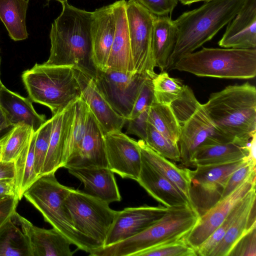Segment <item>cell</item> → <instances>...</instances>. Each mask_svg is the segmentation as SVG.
I'll return each instance as SVG.
<instances>
[{
	"instance_id": "6da1fadb",
	"label": "cell",
	"mask_w": 256,
	"mask_h": 256,
	"mask_svg": "<svg viewBox=\"0 0 256 256\" xmlns=\"http://www.w3.org/2000/svg\"><path fill=\"white\" fill-rule=\"evenodd\" d=\"M62 11L52 24L50 34V54L44 63L72 66L95 78L97 68L92 58V12L62 4Z\"/></svg>"
},
{
	"instance_id": "7a4b0ae2",
	"label": "cell",
	"mask_w": 256,
	"mask_h": 256,
	"mask_svg": "<svg viewBox=\"0 0 256 256\" xmlns=\"http://www.w3.org/2000/svg\"><path fill=\"white\" fill-rule=\"evenodd\" d=\"M202 106L216 128L231 140L246 146L256 133V88L249 82L212 93Z\"/></svg>"
},
{
	"instance_id": "3957f363",
	"label": "cell",
	"mask_w": 256,
	"mask_h": 256,
	"mask_svg": "<svg viewBox=\"0 0 256 256\" xmlns=\"http://www.w3.org/2000/svg\"><path fill=\"white\" fill-rule=\"evenodd\" d=\"M245 0H210L200 7L184 12L174 20L177 40L166 70L180 58L210 40L228 24L242 6Z\"/></svg>"
},
{
	"instance_id": "277c9868",
	"label": "cell",
	"mask_w": 256,
	"mask_h": 256,
	"mask_svg": "<svg viewBox=\"0 0 256 256\" xmlns=\"http://www.w3.org/2000/svg\"><path fill=\"white\" fill-rule=\"evenodd\" d=\"M200 215L190 204L168 208L152 224L128 238L96 249L91 256H138L154 247L184 238L198 224Z\"/></svg>"
},
{
	"instance_id": "5b68a950",
	"label": "cell",
	"mask_w": 256,
	"mask_h": 256,
	"mask_svg": "<svg viewBox=\"0 0 256 256\" xmlns=\"http://www.w3.org/2000/svg\"><path fill=\"white\" fill-rule=\"evenodd\" d=\"M80 71L72 66L36 64L22 78L30 100L48 107L54 116L81 98Z\"/></svg>"
},
{
	"instance_id": "8992f818",
	"label": "cell",
	"mask_w": 256,
	"mask_h": 256,
	"mask_svg": "<svg viewBox=\"0 0 256 256\" xmlns=\"http://www.w3.org/2000/svg\"><path fill=\"white\" fill-rule=\"evenodd\" d=\"M60 184L55 172L39 176L24 192L23 197L51 224L78 250L92 253L98 246L74 227L70 212L65 205L66 196L72 190Z\"/></svg>"
},
{
	"instance_id": "52a82bcc",
	"label": "cell",
	"mask_w": 256,
	"mask_h": 256,
	"mask_svg": "<svg viewBox=\"0 0 256 256\" xmlns=\"http://www.w3.org/2000/svg\"><path fill=\"white\" fill-rule=\"evenodd\" d=\"M174 69L198 76L252 78L256 75V48H202L180 58Z\"/></svg>"
},
{
	"instance_id": "ba28073f",
	"label": "cell",
	"mask_w": 256,
	"mask_h": 256,
	"mask_svg": "<svg viewBox=\"0 0 256 256\" xmlns=\"http://www.w3.org/2000/svg\"><path fill=\"white\" fill-rule=\"evenodd\" d=\"M64 203L74 228L102 248L117 211L109 204L74 188Z\"/></svg>"
},
{
	"instance_id": "9c48e42d",
	"label": "cell",
	"mask_w": 256,
	"mask_h": 256,
	"mask_svg": "<svg viewBox=\"0 0 256 256\" xmlns=\"http://www.w3.org/2000/svg\"><path fill=\"white\" fill-rule=\"evenodd\" d=\"M247 162L249 161L246 156L232 162L198 166L194 170L188 169L190 201L200 216L220 200L229 176Z\"/></svg>"
},
{
	"instance_id": "30bf717a",
	"label": "cell",
	"mask_w": 256,
	"mask_h": 256,
	"mask_svg": "<svg viewBox=\"0 0 256 256\" xmlns=\"http://www.w3.org/2000/svg\"><path fill=\"white\" fill-rule=\"evenodd\" d=\"M126 12L134 72L154 78L156 74L152 54V30L156 16L136 0L126 2Z\"/></svg>"
},
{
	"instance_id": "8fae6325",
	"label": "cell",
	"mask_w": 256,
	"mask_h": 256,
	"mask_svg": "<svg viewBox=\"0 0 256 256\" xmlns=\"http://www.w3.org/2000/svg\"><path fill=\"white\" fill-rule=\"evenodd\" d=\"M149 77L150 76L145 73H126L97 69L94 80L100 92L114 110L128 119L143 84Z\"/></svg>"
},
{
	"instance_id": "7c38bea8",
	"label": "cell",
	"mask_w": 256,
	"mask_h": 256,
	"mask_svg": "<svg viewBox=\"0 0 256 256\" xmlns=\"http://www.w3.org/2000/svg\"><path fill=\"white\" fill-rule=\"evenodd\" d=\"M180 127L178 141L180 162L186 167L194 168L193 158L200 146L233 142L216 128L207 115L202 104Z\"/></svg>"
},
{
	"instance_id": "4fadbf2b",
	"label": "cell",
	"mask_w": 256,
	"mask_h": 256,
	"mask_svg": "<svg viewBox=\"0 0 256 256\" xmlns=\"http://www.w3.org/2000/svg\"><path fill=\"white\" fill-rule=\"evenodd\" d=\"M108 168L122 178L137 181L141 168V154L138 141L121 130L104 136Z\"/></svg>"
},
{
	"instance_id": "5bb4252c",
	"label": "cell",
	"mask_w": 256,
	"mask_h": 256,
	"mask_svg": "<svg viewBox=\"0 0 256 256\" xmlns=\"http://www.w3.org/2000/svg\"><path fill=\"white\" fill-rule=\"evenodd\" d=\"M256 172L200 216L198 224L184 238L196 250L224 221L234 207L256 186Z\"/></svg>"
},
{
	"instance_id": "9a60e30c",
	"label": "cell",
	"mask_w": 256,
	"mask_h": 256,
	"mask_svg": "<svg viewBox=\"0 0 256 256\" xmlns=\"http://www.w3.org/2000/svg\"><path fill=\"white\" fill-rule=\"evenodd\" d=\"M167 208L164 205L156 206L144 205L126 208L117 211L104 246L113 244L140 233L162 218Z\"/></svg>"
},
{
	"instance_id": "2e32d148",
	"label": "cell",
	"mask_w": 256,
	"mask_h": 256,
	"mask_svg": "<svg viewBox=\"0 0 256 256\" xmlns=\"http://www.w3.org/2000/svg\"><path fill=\"white\" fill-rule=\"evenodd\" d=\"M224 48H256V0H245L218 42Z\"/></svg>"
},
{
	"instance_id": "e0dca14e",
	"label": "cell",
	"mask_w": 256,
	"mask_h": 256,
	"mask_svg": "<svg viewBox=\"0 0 256 256\" xmlns=\"http://www.w3.org/2000/svg\"><path fill=\"white\" fill-rule=\"evenodd\" d=\"M116 28V19L112 4L92 12L91 27L92 58L97 69L107 70Z\"/></svg>"
},
{
	"instance_id": "ac0fdd59",
	"label": "cell",
	"mask_w": 256,
	"mask_h": 256,
	"mask_svg": "<svg viewBox=\"0 0 256 256\" xmlns=\"http://www.w3.org/2000/svg\"><path fill=\"white\" fill-rule=\"evenodd\" d=\"M82 86L81 98L86 102L104 134L121 130L126 119L112 108L96 86L94 78L80 71Z\"/></svg>"
},
{
	"instance_id": "d6986e66",
	"label": "cell",
	"mask_w": 256,
	"mask_h": 256,
	"mask_svg": "<svg viewBox=\"0 0 256 256\" xmlns=\"http://www.w3.org/2000/svg\"><path fill=\"white\" fill-rule=\"evenodd\" d=\"M67 169L84 184L83 192L86 194L109 204L120 201L114 172L108 167L92 166Z\"/></svg>"
},
{
	"instance_id": "ffe728a7",
	"label": "cell",
	"mask_w": 256,
	"mask_h": 256,
	"mask_svg": "<svg viewBox=\"0 0 256 256\" xmlns=\"http://www.w3.org/2000/svg\"><path fill=\"white\" fill-rule=\"evenodd\" d=\"M104 136L99 124L88 108L86 132L80 150L64 167L66 169L92 166L108 167Z\"/></svg>"
},
{
	"instance_id": "44dd1931",
	"label": "cell",
	"mask_w": 256,
	"mask_h": 256,
	"mask_svg": "<svg viewBox=\"0 0 256 256\" xmlns=\"http://www.w3.org/2000/svg\"><path fill=\"white\" fill-rule=\"evenodd\" d=\"M125 0L113 3L116 19V32L107 63V70L126 73H134Z\"/></svg>"
},
{
	"instance_id": "7402d4cb",
	"label": "cell",
	"mask_w": 256,
	"mask_h": 256,
	"mask_svg": "<svg viewBox=\"0 0 256 256\" xmlns=\"http://www.w3.org/2000/svg\"><path fill=\"white\" fill-rule=\"evenodd\" d=\"M22 230L30 242L32 256H72V243L54 228L45 229L34 225L18 214Z\"/></svg>"
},
{
	"instance_id": "603a6c76",
	"label": "cell",
	"mask_w": 256,
	"mask_h": 256,
	"mask_svg": "<svg viewBox=\"0 0 256 256\" xmlns=\"http://www.w3.org/2000/svg\"><path fill=\"white\" fill-rule=\"evenodd\" d=\"M74 103L51 118L52 128L49 146L41 175L55 172L64 166V152L74 118Z\"/></svg>"
},
{
	"instance_id": "cb8c5ba5",
	"label": "cell",
	"mask_w": 256,
	"mask_h": 256,
	"mask_svg": "<svg viewBox=\"0 0 256 256\" xmlns=\"http://www.w3.org/2000/svg\"><path fill=\"white\" fill-rule=\"evenodd\" d=\"M141 160L136 182L150 196L166 208L192 205L169 180L142 157Z\"/></svg>"
},
{
	"instance_id": "d4e9b609",
	"label": "cell",
	"mask_w": 256,
	"mask_h": 256,
	"mask_svg": "<svg viewBox=\"0 0 256 256\" xmlns=\"http://www.w3.org/2000/svg\"><path fill=\"white\" fill-rule=\"evenodd\" d=\"M0 106L12 124H27L34 132L46 121L44 115L36 111L29 99L12 92L3 84L0 88Z\"/></svg>"
},
{
	"instance_id": "484cf974",
	"label": "cell",
	"mask_w": 256,
	"mask_h": 256,
	"mask_svg": "<svg viewBox=\"0 0 256 256\" xmlns=\"http://www.w3.org/2000/svg\"><path fill=\"white\" fill-rule=\"evenodd\" d=\"M177 40L174 20L168 16H156L152 36V54L156 67L166 70Z\"/></svg>"
},
{
	"instance_id": "4316f807",
	"label": "cell",
	"mask_w": 256,
	"mask_h": 256,
	"mask_svg": "<svg viewBox=\"0 0 256 256\" xmlns=\"http://www.w3.org/2000/svg\"><path fill=\"white\" fill-rule=\"evenodd\" d=\"M138 142L141 157L169 180L191 204L189 168L178 166L151 148L144 140H140Z\"/></svg>"
},
{
	"instance_id": "83f0119b",
	"label": "cell",
	"mask_w": 256,
	"mask_h": 256,
	"mask_svg": "<svg viewBox=\"0 0 256 256\" xmlns=\"http://www.w3.org/2000/svg\"><path fill=\"white\" fill-rule=\"evenodd\" d=\"M18 214L16 210L0 226V256H32Z\"/></svg>"
},
{
	"instance_id": "f1b7e54d",
	"label": "cell",
	"mask_w": 256,
	"mask_h": 256,
	"mask_svg": "<svg viewBox=\"0 0 256 256\" xmlns=\"http://www.w3.org/2000/svg\"><path fill=\"white\" fill-rule=\"evenodd\" d=\"M246 146L247 145H243L236 142L202 146L194 154V168L198 166L230 162L244 158L248 154Z\"/></svg>"
},
{
	"instance_id": "f546056e",
	"label": "cell",
	"mask_w": 256,
	"mask_h": 256,
	"mask_svg": "<svg viewBox=\"0 0 256 256\" xmlns=\"http://www.w3.org/2000/svg\"><path fill=\"white\" fill-rule=\"evenodd\" d=\"M29 0H0V19L14 41L26 39V14Z\"/></svg>"
},
{
	"instance_id": "4dcf8cb0",
	"label": "cell",
	"mask_w": 256,
	"mask_h": 256,
	"mask_svg": "<svg viewBox=\"0 0 256 256\" xmlns=\"http://www.w3.org/2000/svg\"><path fill=\"white\" fill-rule=\"evenodd\" d=\"M36 133L34 132L26 146L14 160L16 196L19 200L24 192L38 177L34 169V143Z\"/></svg>"
},
{
	"instance_id": "1f68e13d",
	"label": "cell",
	"mask_w": 256,
	"mask_h": 256,
	"mask_svg": "<svg viewBox=\"0 0 256 256\" xmlns=\"http://www.w3.org/2000/svg\"><path fill=\"white\" fill-rule=\"evenodd\" d=\"M256 186L234 207L224 221L196 249L198 256H210V253L221 242L230 225L238 215L256 200Z\"/></svg>"
},
{
	"instance_id": "d6a6232c",
	"label": "cell",
	"mask_w": 256,
	"mask_h": 256,
	"mask_svg": "<svg viewBox=\"0 0 256 256\" xmlns=\"http://www.w3.org/2000/svg\"><path fill=\"white\" fill-rule=\"evenodd\" d=\"M88 110V106L81 98L75 102L74 118L64 152V166L80 150L86 132Z\"/></svg>"
},
{
	"instance_id": "836d02e7",
	"label": "cell",
	"mask_w": 256,
	"mask_h": 256,
	"mask_svg": "<svg viewBox=\"0 0 256 256\" xmlns=\"http://www.w3.org/2000/svg\"><path fill=\"white\" fill-rule=\"evenodd\" d=\"M148 121L164 136L178 143L180 127L169 105L154 102L150 107Z\"/></svg>"
},
{
	"instance_id": "e575fe53",
	"label": "cell",
	"mask_w": 256,
	"mask_h": 256,
	"mask_svg": "<svg viewBox=\"0 0 256 256\" xmlns=\"http://www.w3.org/2000/svg\"><path fill=\"white\" fill-rule=\"evenodd\" d=\"M34 132L32 127L27 124L14 126L2 145L0 160L14 162L28 143Z\"/></svg>"
},
{
	"instance_id": "d590c367",
	"label": "cell",
	"mask_w": 256,
	"mask_h": 256,
	"mask_svg": "<svg viewBox=\"0 0 256 256\" xmlns=\"http://www.w3.org/2000/svg\"><path fill=\"white\" fill-rule=\"evenodd\" d=\"M254 202L256 200L236 218L210 256H228L235 243L247 230L250 210Z\"/></svg>"
},
{
	"instance_id": "8d00e7d4",
	"label": "cell",
	"mask_w": 256,
	"mask_h": 256,
	"mask_svg": "<svg viewBox=\"0 0 256 256\" xmlns=\"http://www.w3.org/2000/svg\"><path fill=\"white\" fill-rule=\"evenodd\" d=\"M152 83L155 102L166 105L176 98L185 86L179 79L170 77L165 71L156 74Z\"/></svg>"
},
{
	"instance_id": "74e56055",
	"label": "cell",
	"mask_w": 256,
	"mask_h": 256,
	"mask_svg": "<svg viewBox=\"0 0 256 256\" xmlns=\"http://www.w3.org/2000/svg\"><path fill=\"white\" fill-rule=\"evenodd\" d=\"M144 142L151 148L164 158L174 162H180L178 143L164 136L148 122Z\"/></svg>"
},
{
	"instance_id": "f35d334b",
	"label": "cell",
	"mask_w": 256,
	"mask_h": 256,
	"mask_svg": "<svg viewBox=\"0 0 256 256\" xmlns=\"http://www.w3.org/2000/svg\"><path fill=\"white\" fill-rule=\"evenodd\" d=\"M200 104L191 88L185 86L180 95L169 106L180 126L192 116Z\"/></svg>"
},
{
	"instance_id": "ab89813d",
	"label": "cell",
	"mask_w": 256,
	"mask_h": 256,
	"mask_svg": "<svg viewBox=\"0 0 256 256\" xmlns=\"http://www.w3.org/2000/svg\"><path fill=\"white\" fill-rule=\"evenodd\" d=\"M196 250L185 238L161 244L143 251L138 256H197Z\"/></svg>"
},
{
	"instance_id": "60d3db41",
	"label": "cell",
	"mask_w": 256,
	"mask_h": 256,
	"mask_svg": "<svg viewBox=\"0 0 256 256\" xmlns=\"http://www.w3.org/2000/svg\"><path fill=\"white\" fill-rule=\"evenodd\" d=\"M52 128V120L50 118L36 132L34 143V169L38 176L41 175L44 162L48 148Z\"/></svg>"
},
{
	"instance_id": "b9f144b4",
	"label": "cell",
	"mask_w": 256,
	"mask_h": 256,
	"mask_svg": "<svg viewBox=\"0 0 256 256\" xmlns=\"http://www.w3.org/2000/svg\"><path fill=\"white\" fill-rule=\"evenodd\" d=\"M256 224L247 230L235 243L228 256H256Z\"/></svg>"
},
{
	"instance_id": "7bdbcfd3",
	"label": "cell",
	"mask_w": 256,
	"mask_h": 256,
	"mask_svg": "<svg viewBox=\"0 0 256 256\" xmlns=\"http://www.w3.org/2000/svg\"><path fill=\"white\" fill-rule=\"evenodd\" d=\"M255 172H256V166H254L250 162H247L243 166L234 170L229 176L226 182L220 200L233 192Z\"/></svg>"
},
{
	"instance_id": "ee69618b",
	"label": "cell",
	"mask_w": 256,
	"mask_h": 256,
	"mask_svg": "<svg viewBox=\"0 0 256 256\" xmlns=\"http://www.w3.org/2000/svg\"><path fill=\"white\" fill-rule=\"evenodd\" d=\"M152 78L149 77L144 81L128 119L136 117L146 108L150 106L155 102Z\"/></svg>"
},
{
	"instance_id": "f6af8a7d",
	"label": "cell",
	"mask_w": 256,
	"mask_h": 256,
	"mask_svg": "<svg viewBox=\"0 0 256 256\" xmlns=\"http://www.w3.org/2000/svg\"><path fill=\"white\" fill-rule=\"evenodd\" d=\"M150 107L146 108L136 117L126 120L128 127L126 134L135 135L140 140L145 141L147 135Z\"/></svg>"
},
{
	"instance_id": "bcb514c9",
	"label": "cell",
	"mask_w": 256,
	"mask_h": 256,
	"mask_svg": "<svg viewBox=\"0 0 256 256\" xmlns=\"http://www.w3.org/2000/svg\"><path fill=\"white\" fill-rule=\"evenodd\" d=\"M136 0L156 16H165L171 14L178 2V0Z\"/></svg>"
},
{
	"instance_id": "7dc6e473",
	"label": "cell",
	"mask_w": 256,
	"mask_h": 256,
	"mask_svg": "<svg viewBox=\"0 0 256 256\" xmlns=\"http://www.w3.org/2000/svg\"><path fill=\"white\" fill-rule=\"evenodd\" d=\"M18 201L15 196H8L0 200V226L16 210Z\"/></svg>"
},
{
	"instance_id": "c3c4849f",
	"label": "cell",
	"mask_w": 256,
	"mask_h": 256,
	"mask_svg": "<svg viewBox=\"0 0 256 256\" xmlns=\"http://www.w3.org/2000/svg\"><path fill=\"white\" fill-rule=\"evenodd\" d=\"M14 162H5L0 160V180L14 178Z\"/></svg>"
},
{
	"instance_id": "681fc988",
	"label": "cell",
	"mask_w": 256,
	"mask_h": 256,
	"mask_svg": "<svg viewBox=\"0 0 256 256\" xmlns=\"http://www.w3.org/2000/svg\"><path fill=\"white\" fill-rule=\"evenodd\" d=\"M16 196L14 178L0 180V196Z\"/></svg>"
},
{
	"instance_id": "f907efd6",
	"label": "cell",
	"mask_w": 256,
	"mask_h": 256,
	"mask_svg": "<svg viewBox=\"0 0 256 256\" xmlns=\"http://www.w3.org/2000/svg\"><path fill=\"white\" fill-rule=\"evenodd\" d=\"M14 126L0 106V141L8 134Z\"/></svg>"
},
{
	"instance_id": "816d5d0a",
	"label": "cell",
	"mask_w": 256,
	"mask_h": 256,
	"mask_svg": "<svg viewBox=\"0 0 256 256\" xmlns=\"http://www.w3.org/2000/svg\"><path fill=\"white\" fill-rule=\"evenodd\" d=\"M248 160L254 166L256 165V133L252 137L247 144Z\"/></svg>"
},
{
	"instance_id": "f5cc1de1",
	"label": "cell",
	"mask_w": 256,
	"mask_h": 256,
	"mask_svg": "<svg viewBox=\"0 0 256 256\" xmlns=\"http://www.w3.org/2000/svg\"><path fill=\"white\" fill-rule=\"evenodd\" d=\"M182 4L184 5H190L192 3L198 2H208L210 0H178Z\"/></svg>"
},
{
	"instance_id": "db71d44e",
	"label": "cell",
	"mask_w": 256,
	"mask_h": 256,
	"mask_svg": "<svg viewBox=\"0 0 256 256\" xmlns=\"http://www.w3.org/2000/svg\"><path fill=\"white\" fill-rule=\"evenodd\" d=\"M7 136L6 137H5L4 139H2V140L0 141V146L2 145L7 137Z\"/></svg>"
},
{
	"instance_id": "11a10c76",
	"label": "cell",
	"mask_w": 256,
	"mask_h": 256,
	"mask_svg": "<svg viewBox=\"0 0 256 256\" xmlns=\"http://www.w3.org/2000/svg\"><path fill=\"white\" fill-rule=\"evenodd\" d=\"M54 0L58 1L60 2L62 4L67 2V0Z\"/></svg>"
},
{
	"instance_id": "9f6ffc18",
	"label": "cell",
	"mask_w": 256,
	"mask_h": 256,
	"mask_svg": "<svg viewBox=\"0 0 256 256\" xmlns=\"http://www.w3.org/2000/svg\"><path fill=\"white\" fill-rule=\"evenodd\" d=\"M8 196H0V200Z\"/></svg>"
},
{
	"instance_id": "6f0895ef",
	"label": "cell",
	"mask_w": 256,
	"mask_h": 256,
	"mask_svg": "<svg viewBox=\"0 0 256 256\" xmlns=\"http://www.w3.org/2000/svg\"><path fill=\"white\" fill-rule=\"evenodd\" d=\"M2 145L0 146V156L1 152H2Z\"/></svg>"
},
{
	"instance_id": "680465c9",
	"label": "cell",
	"mask_w": 256,
	"mask_h": 256,
	"mask_svg": "<svg viewBox=\"0 0 256 256\" xmlns=\"http://www.w3.org/2000/svg\"><path fill=\"white\" fill-rule=\"evenodd\" d=\"M2 84L1 82V80H0V88L1 86H2Z\"/></svg>"
},
{
	"instance_id": "91938a15",
	"label": "cell",
	"mask_w": 256,
	"mask_h": 256,
	"mask_svg": "<svg viewBox=\"0 0 256 256\" xmlns=\"http://www.w3.org/2000/svg\"><path fill=\"white\" fill-rule=\"evenodd\" d=\"M0 60H1V58H0Z\"/></svg>"
}]
</instances>
